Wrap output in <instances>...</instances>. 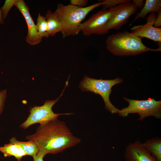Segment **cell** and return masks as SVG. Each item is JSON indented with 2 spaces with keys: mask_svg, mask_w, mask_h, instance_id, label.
<instances>
[{
  "mask_svg": "<svg viewBox=\"0 0 161 161\" xmlns=\"http://www.w3.org/2000/svg\"><path fill=\"white\" fill-rule=\"evenodd\" d=\"M25 138L34 142L39 151L46 155L55 154L73 147L81 142L74 136L65 123L57 118L40 125L35 132Z\"/></svg>",
  "mask_w": 161,
  "mask_h": 161,
  "instance_id": "cell-1",
  "label": "cell"
},
{
  "mask_svg": "<svg viewBox=\"0 0 161 161\" xmlns=\"http://www.w3.org/2000/svg\"><path fill=\"white\" fill-rule=\"evenodd\" d=\"M142 38L126 30L119 32L108 37L106 47L113 55L121 56H134L149 51H161V47L152 49L145 46Z\"/></svg>",
  "mask_w": 161,
  "mask_h": 161,
  "instance_id": "cell-2",
  "label": "cell"
},
{
  "mask_svg": "<svg viewBox=\"0 0 161 161\" xmlns=\"http://www.w3.org/2000/svg\"><path fill=\"white\" fill-rule=\"evenodd\" d=\"M101 1L83 8L71 4L57 5L54 12L62 25L61 33L63 38L78 35L80 31V26L87 15L95 8L102 5Z\"/></svg>",
  "mask_w": 161,
  "mask_h": 161,
  "instance_id": "cell-3",
  "label": "cell"
},
{
  "mask_svg": "<svg viewBox=\"0 0 161 161\" xmlns=\"http://www.w3.org/2000/svg\"><path fill=\"white\" fill-rule=\"evenodd\" d=\"M123 81L119 77L111 80L98 79L86 75L80 82L79 87L83 91H89L100 95L104 100L105 108L114 114L117 113L119 109L110 101L109 96L112 92V88L114 86L122 83Z\"/></svg>",
  "mask_w": 161,
  "mask_h": 161,
  "instance_id": "cell-4",
  "label": "cell"
},
{
  "mask_svg": "<svg viewBox=\"0 0 161 161\" xmlns=\"http://www.w3.org/2000/svg\"><path fill=\"white\" fill-rule=\"evenodd\" d=\"M123 99L129 103V105L119 109L117 113L119 116L125 117L129 114L137 113L139 116L137 120H142L150 116L161 119V100H156L150 97L143 100L131 99L125 97Z\"/></svg>",
  "mask_w": 161,
  "mask_h": 161,
  "instance_id": "cell-5",
  "label": "cell"
},
{
  "mask_svg": "<svg viewBox=\"0 0 161 161\" xmlns=\"http://www.w3.org/2000/svg\"><path fill=\"white\" fill-rule=\"evenodd\" d=\"M68 80L66 83L64 89L60 96L56 99L46 101L41 106H34L31 108L30 114L27 119L20 126V127L25 129L31 125L36 123L40 125L43 124L49 121L56 119L61 115H69L71 113H55L52 110L54 105L62 96L66 87L68 86Z\"/></svg>",
  "mask_w": 161,
  "mask_h": 161,
  "instance_id": "cell-6",
  "label": "cell"
},
{
  "mask_svg": "<svg viewBox=\"0 0 161 161\" xmlns=\"http://www.w3.org/2000/svg\"><path fill=\"white\" fill-rule=\"evenodd\" d=\"M112 15V12L109 10L102 9L80 24V31L83 35L87 36L93 34L102 35L106 34V26Z\"/></svg>",
  "mask_w": 161,
  "mask_h": 161,
  "instance_id": "cell-7",
  "label": "cell"
},
{
  "mask_svg": "<svg viewBox=\"0 0 161 161\" xmlns=\"http://www.w3.org/2000/svg\"><path fill=\"white\" fill-rule=\"evenodd\" d=\"M108 10L112 12V15L106 26V33L111 29L119 30L128 22L137 9L134 4L131 2L120 4Z\"/></svg>",
  "mask_w": 161,
  "mask_h": 161,
  "instance_id": "cell-8",
  "label": "cell"
},
{
  "mask_svg": "<svg viewBox=\"0 0 161 161\" xmlns=\"http://www.w3.org/2000/svg\"><path fill=\"white\" fill-rule=\"evenodd\" d=\"M14 6L21 13L24 18L27 26V33L25 40L31 45H35L40 43L42 38L38 34L36 24L29 12L28 6L23 0H18Z\"/></svg>",
  "mask_w": 161,
  "mask_h": 161,
  "instance_id": "cell-9",
  "label": "cell"
},
{
  "mask_svg": "<svg viewBox=\"0 0 161 161\" xmlns=\"http://www.w3.org/2000/svg\"><path fill=\"white\" fill-rule=\"evenodd\" d=\"M157 15L151 13L147 17L145 24L134 26L131 28V33L142 38H146L157 42L161 41V28L153 27Z\"/></svg>",
  "mask_w": 161,
  "mask_h": 161,
  "instance_id": "cell-10",
  "label": "cell"
},
{
  "mask_svg": "<svg viewBox=\"0 0 161 161\" xmlns=\"http://www.w3.org/2000/svg\"><path fill=\"white\" fill-rule=\"evenodd\" d=\"M124 157L126 161H157L138 140L127 146Z\"/></svg>",
  "mask_w": 161,
  "mask_h": 161,
  "instance_id": "cell-11",
  "label": "cell"
},
{
  "mask_svg": "<svg viewBox=\"0 0 161 161\" xmlns=\"http://www.w3.org/2000/svg\"><path fill=\"white\" fill-rule=\"evenodd\" d=\"M160 10H161L160 0H146L140 11L137 13L130 25L139 18H145L150 12L157 13Z\"/></svg>",
  "mask_w": 161,
  "mask_h": 161,
  "instance_id": "cell-12",
  "label": "cell"
},
{
  "mask_svg": "<svg viewBox=\"0 0 161 161\" xmlns=\"http://www.w3.org/2000/svg\"><path fill=\"white\" fill-rule=\"evenodd\" d=\"M45 17L47 22L49 36H53L57 33L61 32L62 29L61 23L54 12L47 10Z\"/></svg>",
  "mask_w": 161,
  "mask_h": 161,
  "instance_id": "cell-13",
  "label": "cell"
},
{
  "mask_svg": "<svg viewBox=\"0 0 161 161\" xmlns=\"http://www.w3.org/2000/svg\"><path fill=\"white\" fill-rule=\"evenodd\" d=\"M0 151L3 154L4 157L13 156L19 161L27 155L21 146L10 143L0 147Z\"/></svg>",
  "mask_w": 161,
  "mask_h": 161,
  "instance_id": "cell-14",
  "label": "cell"
},
{
  "mask_svg": "<svg viewBox=\"0 0 161 161\" xmlns=\"http://www.w3.org/2000/svg\"><path fill=\"white\" fill-rule=\"evenodd\" d=\"M143 146L157 160L161 161V139L156 137L146 140L142 143Z\"/></svg>",
  "mask_w": 161,
  "mask_h": 161,
  "instance_id": "cell-15",
  "label": "cell"
},
{
  "mask_svg": "<svg viewBox=\"0 0 161 161\" xmlns=\"http://www.w3.org/2000/svg\"><path fill=\"white\" fill-rule=\"evenodd\" d=\"M10 143L16 144L20 145L27 155L32 156L36 155L39 152V149L36 144L33 141H28L22 142L17 140L14 137L11 138L10 140Z\"/></svg>",
  "mask_w": 161,
  "mask_h": 161,
  "instance_id": "cell-16",
  "label": "cell"
},
{
  "mask_svg": "<svg viewBox=\"0 0 161 161\" xmlns=\"http://www.w3.org/2000/svg\"><path fill=\"white\" fill-rule=\"evenodd\" d=\"M38 34L42 38H47L49 36L48 32V26L45 17L38 13L36 25Z\"/></svg>",
  "mask_w": 161,
  "mask_h": 161,
  "instance_id": "cell-17",
  "label": "cell"
},
{
  "mask_svg": "<svg viewBox=\"0 0 161 161\" xmlns=\"http://www.w3.org/2000/svg\"><path fill=\"white\" fill-rule=\"evenodd\" d=\"M103 9L107 10L120 4L131 2L130 0H104L102 1Z\"/></svg>",
  "mask_w": 161,
  "mask_h": 161,
  "instance_id": "cell-18",
  "label": "cell"
},
{
  "mask_svg": "<svg viewBox=\"0 0 161 161\" xmlns=\"http://www.w3.org/2000/svg\"><path fill=\"white\" fill-rule=\"evenodd\" d=\"M18 0H6L4 4L1 8L2 12V18L5 19L7 14L12 7L15 4Z\"/></svg>",
  "mask_w": 161,
  "mask_h": 161,
  "instance_id": "cell-19",
  "label": "cell"
},
{
  "mask_svg": "<svg viewBox=\"0 0 161 161\" xmlns=\"http://www.w3.org/2000/svg\"><path fill=\"white\" fill-rule=\"evenodd\" d=\"M7 90L5 89L0 91V115L3 112L4 103L7 97Z\"/></svg>",
  "mask_w": 161,
  "mask_h": 161,
  "instance_id": "cell-20",
  "label": "cell"
},
{
  "mask_svg": "<svg viewBox=\"0 0 161 161\" xmlns=\"http://www.w3.org/2000/svg\"><path fill=\"white\" fill-rule=\"evenodd\" d=\"M70 4L78 7L83 8L87 4L88 1L87 0H70Z\"/></svg>",
  "mask_w": 161,
  "mask_h": 161,
  "instance_id": "cell-21",
  "label": "cell"
},
{
  "mask_svg": "<svg viewBox=\"0 0 161 161\" xmlns=\"http://www.w3.org/2000/svg\"><path fill=\"white\" fill-rule=\"evenodd\" d=\"M161 26V10L157 13V14L155 18L153 25V27L155 28H160Z\"/></svg>",
  "mask_w": 161,
  "mask_h": 161,
  "instance_id": "cell-22",
  "label": "cell"
},
{
  "mask_svg": "<svg viewBox=\"0 0 161 161\" xmlns=\"http://www.w3.org/2000/svg\"><path fill=\"white\" fill-rule=\"evenodd\" d=\"M46 155L42 152L39 151L36 155L33 157L34 161H44L43 158Z\"/></svg>",
  "mask_w": 161,
  "mask_h": 161,
  "instance_id": "cell-23",
  "label": "cell"
},
{
  "mask_svg": "<svg viewBox=\"0 0 161 161\" xmlns=\"http://www.w3.org/2000/svg\"><path fill=\"white\" fill-rule=\"evenodd\" d=\"M132 2L137 9H141L144 4V1L143 0H133Z\"/></svg>",
  "mask_w": 161,
  "mask_h": 161,
  "instance_id": "cell-24",
  "label": "cell"
},
{
  "mask_svg": "<svg viewBox=\"0 0 161 161\" xmlns=\"http://www.w3.org/2000/svg\"><path fill=\"white\" fill-rule=\"evenodd\" d=\"M4 23V20L2 18V12L1 8H0V24H2Z\"/></svg>",
  "mask_w": 161,
  "mask_h": 161,
  "instance_id": "cell-25",
  "label": "cell"
}]
</instances>
